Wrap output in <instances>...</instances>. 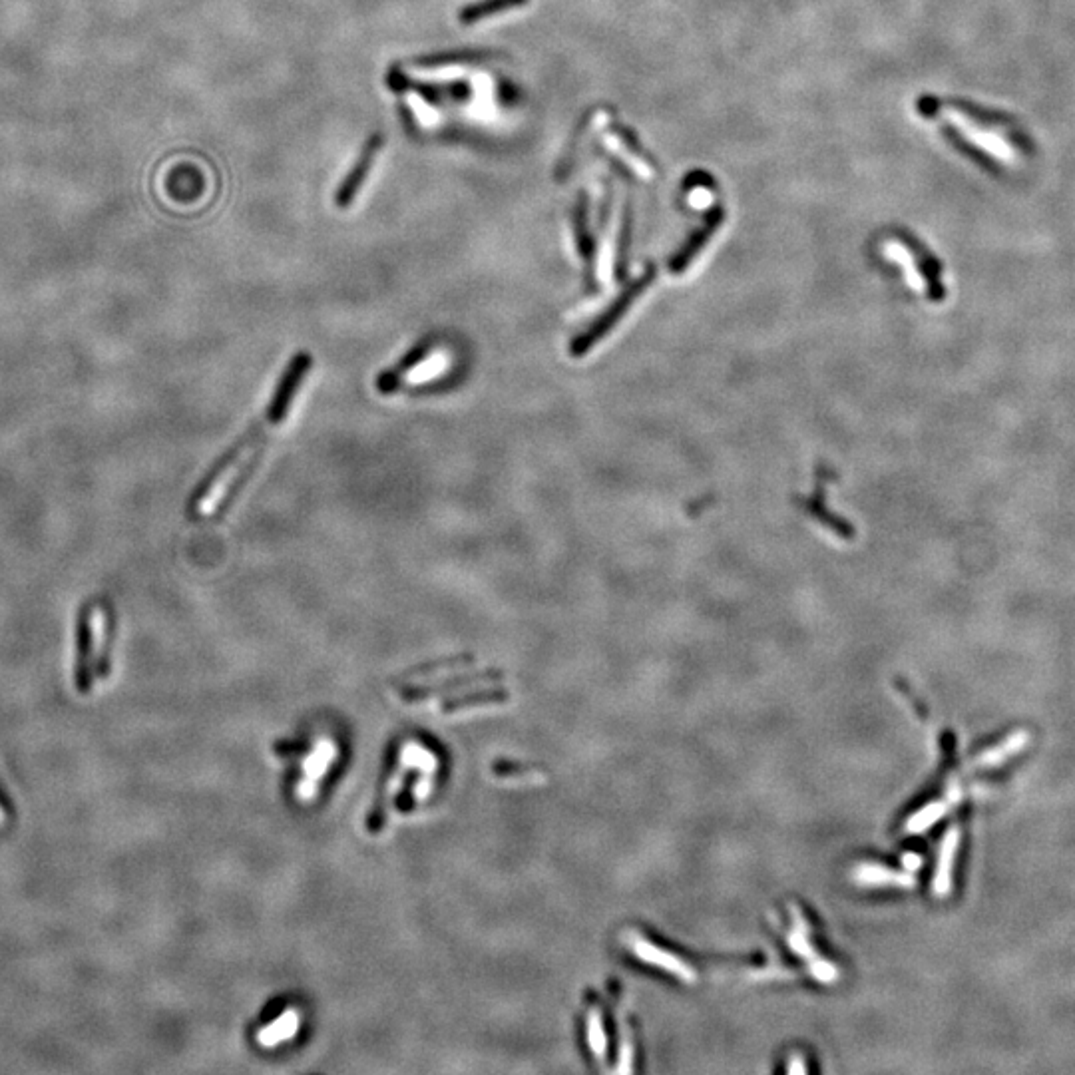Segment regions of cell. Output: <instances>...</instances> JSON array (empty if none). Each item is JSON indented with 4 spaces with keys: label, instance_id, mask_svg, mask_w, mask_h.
<instances>
[{
    "label": "cell",
    "instance_id": "obj_1",
    "mask_svg": "<svg viewBox=\"0 0 1075 1075\" xmlns=\"http://www.w3.org/2000/svg\"><path fill=\"white\" fill-rule=\"evenodd\" d=\"M311 367H313L311 353L299 351V353L293 355V359L289 361V365L283 369V373L279 377V383H277V387L273 391V397H271L263 417L245 430L221 454V458L215 462L212 470L206 474V478L200 482L198 490L194 492V496L190 500V510L194 514H206V508H208V504H210V500L214 496L215 488L219 486L223 476L233 468V464L243 456V452L249 446H255V442H259L265 436L267 430L275 429L289 415L291 405H293V401L297 397V391L303 385V381L307 379Z\"/></svg>",
    "mask_w": 1075,
    "mask_h": 1075
},
{
    "label": "cell",
    "instance_id": "obj_2",
    "mask_svg": "<svg viewBox=\"0 0 1075 1075\" xmlns=\"http://www.w3.org/2000/svg\"><path fill=\"white\" fill-rule=\"evenodd\" d=\"M387 84L393 92H415L425 102L432 106H460L472 98V86L470 82H448V84H432L409 78L403 70L391 68L387 74Z\"/></svg>",
    "mask_w": 1075,
    "mask_h": 1075
},
{
    "label": "cell",
    "instance_id": "obj_3",
    "mask_svg": "<svg viewBox=\"0 0 1075 1075\" xmlns=\"http://www.w3.org/2000/svg\"><path fill=\"white\" fill-rule=\"evenodd\" d=\"M337 759V745L331 737L317 739L315 747L307 753L303 765H301V779L295 787V795L301 803H309L317 797L321 781L325 779L329 767Z\"/></svg>",
    "mask_w": 1075,
    "mask_h": 1075
},
{
    "label": "cell",
    "instance_id": "obj_4",
    "mask_svg": "<svg viewBox=\"0 0 1075 1075\" xmlns=\"http://www.w3.org/2000/svg\"><path fill=\"white\" fill-rule=\"evenodd\" d=\"M626 944H628V950L636 958H640L642 962H645L647 966L663 970V972L675 976L681 982H687V984L695 982L697 972L691 968V964L681 960L677 954L663 950L661 946H657L655 942L647 940L642 934H638V932L626 934Z\"/></svg>",
    "mask_w": 1075,
    "mask_h": 1075
},
{
    "label": "cell",
    "instance_id": "obj_5",
    "mask_svg": "<svg viewBox=\"0 0 1075 1075\" xmlns=\"http://www.w3.org/2000/svg\"><path fill=\"white\" fill-rule=\"evenodd\" d=\"M791 918H793V928L789 930V936H787V942L791 946V950L799 956V958H805L809 962V968H811V974L819 980V982H825V984H831L837 980L839 972L837 968L819 958L817 952H815V946L811 944V926L809 922L805 920L803 912L795 906H791Z\"/></svg>",
    "mask_w": 1075,
    "mask_h": 1075
},
{
    "label": "cell",
    "instance_id": "obj_6",
    "mask_svg": "<svg viewBox=\"0 0 1075 1075\" xmlns=\"http://www.w3.org/2000/svg\"><path fill=\"white\" fill-rule=\"evenodd\" d=\"M434 347H436V337H434V335H429V337L417 341V343H415V345H413V347H411V349H409V351H407L395 365L383 369V371L377 375V379H375V389H377V393L383 395V397H391V395H395V393L401 389V385H403V381L407 379V375H409L415 367L423 365V363L429 359V355L434 351Z\"/></svg>",
    "mask_w": 1075,
    "mask_h": 1075
},
{
    "label": "cell",
    "instance_id": "obj_7",
    "mask_svg": "<svg viewBox=\"0 0 1075 1075\" xmlns=\"http://www.w3.org/2000/svg\"><path fill=\"white\" fill-rule=\"evenodd\" d=\"M383 144H385V136L379 134V132L373 134V136L363 144L357 162L353 164V168L349 170V174L343 178L339 190L335 192V206H337V208H349V206L355 202V198H357V194L361 192V188H363L367 176L371 174V168H373V164H375V160H377V156H379Z\"/></svg>",
    "mask_w": 1075,
    "mask_h": 1075
},
{
    "label": "cell",
    "instance_id": "obj_8",
    "mask_svg": "<svg viewBox=\"0 0 1075 1075\" xmlns=\"http://www.w3.org/2000/svg\"><path fill=\"white\" fill-rule=\"evenodd\" d=\"M950 118H952V124L958 126L960 132L966 134L968 140H972L978 148H982L988 154H992L996 160H1000V162H1014L1016 160V152H1014L1012 144L1006 138H1000V134L974 126L960 112H950Z\"/></svg>",
    "mask_w": 1075,
    "mask_h": 1075
},
{
    "label": "cell",
    "instance_id": "obj_9",
    "mask_svg": "<svg viewBox=\"0 0 1075 1075\" xmlns=\"http://www.w3.org/2000/svg\"><path fill=\"white\" fill-rule=\"evenodd\" d=\"M502 679V671L498 669H486V671H480L476 675H462V677H452V679H442V681H436V683H430V685H421V687H411V689H403L401 691V699L407 701V703H415V701H423L430 695H440L444 691H454V689H462V687H470V685H476V683H492V681H498Z\"/></svg>",
    "mask_w": 1075,
    "mask_h": 1075
},
{
    "label": "cell",
    "instance_id": "obj_10",
    "mask_svg": "<svg viewBox=\"0 0 1075 1075\" xmlns=\"http://www.w3.org/2000/svg\"><path fill=\"white\" fill-rule=\"evenodd\" d=\"M106 618H104V610L100 606H92L90 614H88V636H86V645H84V655H82V661H80V679L86 683L90 679V669L96 665L98 667V659L102 657L104 653V638H106Z\"/></svg>",
    "mask_w": 1075,
    "mask_h": 1075
},
{
    "label": "cell",
    "instance_id": "obj_11",
    "mask_svg": "<svg viewBox=\"0 0 1075 1075\" xmlns=\"http://www.w3.org/2000/svg\"><path fill=\"white\" fill-rule=\"evenodd\" d=\"M496 56L490 48H454L444 52H432L423 54L413 60V64L421 68H436V66H452V64H480L486 60H492Z\"/></svg>",
    "mask_w": 1075,
    "mask_h": 1075
},
{
    "label": "cell",
    "instance_id": "obj_12",
    "mask_svg": "<svg viewBox=\"0 0 1075 1075\" xmlns=\"http://www.w3.org/2000/svg\"><path fill=\"white\" fill-rule=\"evenodd\" d=\"M855 880L862 886H912V878L904 872H894L888 866L876 864V862H864L859 864L853 872Z\"/></svg>",
    "mask_w": 1075,
    "mask_h": 1075
},
{
    "label": "cell",
    "instance_id": "obj_13",
    "mask_svg": "<svg viewBox=\"0 0 1075 1075\" xmlns=\"http://www.w3.org/2000/svg\"><path fill=\"white\" fill-rule=\"evenodd\" d=\"M299 1012L295 1008H289L285 1010L273 1024L265 1026L259 1034H257V1042L259 1046L263 1048H277L281 1042H289L297 1032H299Z\"/></svg>",
    "mask_w": 1075,
    "mask_h": 1075
},
{
    "label": "cell",
    "instance_id": "obj_14",
    "mask_svg": "<svg viewBox=\"0 0 1075 1075\" xmlns=\"http://www.w3.org/2000/svg\"><path fill=\"white\" fill-rule=\"evenodd\" d=\"M528 0H476V2H470L466 6L460 8L458 12V20L466 26L478 22V20H484V18H490V16H496V14H502V12H508V10H514V8H520L524 6Z\"/></svg>",
    "mask_w": 1075,
    "mask_h": 1075
},
{
    "label": "cell",
    "instance_id": "obj_15",
    "mask_svg": "<svg viewBox=\"0 0 1075 1075\" xmlns=\"http://www.w3.org/2000/svg\"><path fill=\"white\" fill-rule=\"evenodd\" d=\"M958 849V829H950L944 837V843H942V849H940V859H938V866H936V876H934V892L936 894H946L950 890V872H952V862H954V853Z\"/></svg>",
    "mask_w": 1075,
    "mask_h": 1075
},
{
    "label": "cell",
    "instance_id": "obj_16",
    "mask_svg": "<svg viewBox=\"0 0 1075 1075\" xmlns=\"http://www.w3.org/2000/svg\"><path fill=\"white\" fill-rule=\"evenodd\" d=\"M586 1032H588V1046H590L592 1054L600 1062H604V1056L608 1054V1036H606V1030H604V1020H602L600 1008H596V1006L588 1008Z\"/></svg>",
    "mask_w": 1075,
    "mask_h": 1075
},
{
    "label": "cell",
    "instance_id": "obj_17",
    "mask_svg": "<svg viewBox=\"0 0 1075 1075\" xmlns=\"http://www.w3.org/2000/svg\"><path fill=\"white\" fill-rule=\"evenodd\" d=\"M508 701V695L504 691H486V693H472V695H466V697H458V699H452V701H446L440 705V709L444 713H450V711H458L462 707H470V705H496V703H506Z\"/></svg>",
    "mask_w": 1075,
    "mask_h": 1075
},
{
    "label": "cell",
    "instance_id": "obj_18",
    "mask_svg": "<svg viewBox=\"0 0 1075 1075\" xmlns=\"http://www.w3.org/2000/svg\"><path fill=\"white\" fill-rule=\"evenodd\" d=\"M946 809H948L946 803H930L928 807L920 809L918 813H914L906 821V831L908 833H922V831L930 829L946 813Z\"/></svg>",
    "mask_w": 1075,
    "mask_h": 1075
},
{
    "label": "cell",
    "instance_id": "obj_19",
    "mask_svg": "<svg viewBox=\"0 0 1075 1075\" xmlns=\"http://www.w3.org/2000/svg\"><path fill=\"white\" fill-rule=\"evenodd\" d=\"M472 663V655H454V657H448V659H440V661H434V663H425V665H419V667H413L409 669L405 675H413V677H423V675H430L438 669H456V667H464V665H470Z\"/></svg>",
    "mask_w": 1075,
    "mask_h": 1075
},
{
    "label": "cell",
    "instance_id": "obj_20",
    "mask_svg": "<svg viewBox=\"0 0 1075 1075\" xmlns=\"http://www.w3.org/2000/svg\"><path fill=\"white\" fill-rule=\"evenodd\" d=\"M492 771L494 775L498 777H514V779H540L542 775L538 771H534L532 767L528 765H516V763H510V761H498L492 765Z\"/></svg>",
    "mask_w": 1075,
    "mask_h": 1075
},
{
    "label": "cell",
    "instance_id": "obj_21",
    "mask_svg": "<svg viewBox=\"0 0 1075 1075\" xmlns=\"http://www.w3.org/2000/svg\"><path fill=\"white\" fill-rule=\"evenodd\" d=\"M809 1068L803 1064V1056L801 1054H793L791 1060H789V1066H787V1072L789 1074H805Z\"/></svg>",
    "mask_w": 1075,
    "mask_h": 1075
},
{
    "label": "cell",
    "instance_id": "obj_22",
    "mask_svg": "<svg viewBox=\"0 0 1075 1075\" xmlns=\"http://www.w3.org/2000/svg\"><path fill=\"white\" fill-rule=\"evenodd\" d=\"M0 819H2V813H0Z\"/></svg>",
    "mask_w": 1075,
    "mask_h": 1075
}]
</instances>
